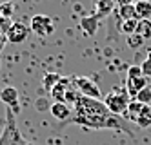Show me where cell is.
Segmentation results:
<instances>
[{
	"label": "cell",
	"instance_id": "obj_26",
	"mask_svg": "<svg viewBox=\"0 0 151 145\" xmlns=\"http://www.w3.org/2000/svg\"><path fill=\"white\" fill-rule=\"evenodd\" d=\"M140 67H142V74H144L146 78H151V60H149V58H146Z\"/></svg>",
	"mask_w": 151,
	"mask_h": 145
},
{
	"label": "cell",
	"instance_id": "obj_24",
	"mask_svg": "<svg viewBox=\"0 0 151 145\" xmlns=\"http://www.w3.org/2000/svg\"><path fill=\"white\" fill-rule=\"evenodd\" d=\"M51 105H53V104H49L46 98H38L37 102H35V109H37V111H49Z\"/></svg>",
	"mask_w": 151,
	"mask_h": 145
},
{
	"label": "cell",
	"instance_id": "obj_11",
	"mask_svg": "<svg viewBox=\"0 0 151 145\" xmlns=\"http://www.w3.org/2000/svg\"><path fill=\"white\" fill-rule=\"evenodd\" d=\"M144 107H146L144 104L137 102V100H131V102H129V105H127V109H126V113L122 114V118L127 120V121H135V124H137V120H138L140 113L144 111Z\"/></svg>",
	"mask_w": 151,
	"mask_h": 145
},
{
	"label": "cell",
	"instance_id": "obj_2",
	"mask_svg": "<svg viewBox=\"0 0 151 145\" xmlns=\"http://www.w3.org/2000/svg\"><path fill=\"white\" fill-rule=\"evenodd\" d=\"M0 145H35L27 141L22 132L17 127V120H15V113L11 109L6 111V125L2 129V134H0Z\"/></svg>",
	"mask_w": 151,
	"mask_h": 145
},
{
	"label": "cell",
	"instance_id": "obj_19",
	"mask_svg": "<svg viewBox=\"0 0 151 145\" xmlns=\"http://www.w3.org/2000/svg\"><path fill=\"white\" fill-rule=\"evenodd\" d=\"M58 80H60V76H58L57 73H46V76H44V80H42V84H44V87L47 89V91H51V89L58 84Z\"/></svg>",
	"mask_w": 151,
	"mask_h": 145
},
{
	"label": "cell",
	"instance_id": "obj_20",
	"mask_svg": "<svg viewBox=\"0 0 151 145\" xmlns=\"http://www.w3.org/2000/svg\"><path fill=\"white\" fill-rule=\"evenodd\" d=\"M126 44H127L129 49H140V47H142V44H144V38L140 36L138 33H135V35L126 38Z\"/></svg>",
	"mask_w": 151,
	"mask_h": 145
},
{
	"label": "cell",
	"instance_id": "obj_10",
	"mask_svg": "<svg viewBox=\"0 0 151 145\" xmlns=\"http://www.w3.org/2000/svg\"><path fill=\"white\" fill-rule=\"evenodd\" d=\"M147 78L146 76H138V78H127L126 80V91L129 93L131 100H135V96L142 91L144 87H147Z\"/></svg>",
	"mask_w": 151,
	"mask_h": 145
},
{
	"label": "cell",
	"instance_id": "obj_25",
	"mask_svg": "<svg viewBox=\"0 0 151 145\" xmlns=\"http://www.w3.org/2000/svg\"><path fill=\"white\" fill-rule=\"evenodd\" d=\"M138 76H144L142 67H140V65H131V67L127 69V78H138Z\"/></svg>",
	"mask_w": 151,
	"mask_h": 145
},
{
	"label": "cell",
	"instance_id": "obj_29",
	"mask_svg": "<svg viewBox=\"0 0 151 145\" xmlns=\"http://www.w3.org/2000/svg\"><path fill=\"white\" fill-rule=\"evenodd\" d=\"M147 58H149V60H151V51H149V53H147Z\"/></svg>",
	"mask_w": 151,
	"mask_h": 145
},
{
	"label": "cell",
	"instance_id": "obj_17",
	"mask_svg": "<svg viewBox=\"0 0 151 145\" xmlns=\"http://www.w3.org/2000/svg\"><path fill=\"white\" fill-rule=\"evenodd\" d=\"M137 125L140 129H149L151 127V105H146L144 111L140 113L138 120H137Z\"/></svg>",
	"mask_w": 151,
	"mask_h": 145
},
{
	"label": "cell",
	"instance_id": "obj_16",
	"mask_svg": "<svg viewBox=\"0 0 151 145\" xmlns=\"http://www.w3.org/2000/svg\"><path fill=\"white\" fill-rule=\"evenodd\" d=\"M138 29V18H133V20H124L122 24H120V33L126 36H131L135 35Z\"/></svg>",
	"mask_w": 151,
	"mask_h": 145
},
{
	"label": "cell",
	"instance_id": "obj_13",
	"mask_svg": "<svg viewBox=\"0 0 151 145\" xmlns=\"http://www.w3.org/2000/svg\"><path fill=\"white\" fill-rule=\"evenodd\" d=\"M135 9L138 20H151V0H137Z\"/></svg>",
	"mask_w": 151,
	"mask_h": 145
},
{
	"label": "cell",
	"instance_id": "obj_30",
	"mask_svg": "<svg viewBox=\"0 0 151 145\" xmlns=\"http://www.w3.org/2000/svg\"><path fill=\"white\" fill-rule=\"evenodd\" d=\"M4 2H13V0H4Z\"/></svg>",
	"mask_w": 151,
	"mask_h": 145
},
{
	"label": "cell",
	"instance_id": "obj_6",
	"mask_svg": "<svg viewBox=\"0 0 151 145\" xmlns=\"http://www.w3.org/2000/svg\"><path fill=\"white\" fill-rule=\"evenodd\" d=\"M29 33H31V27H27L24 22H13V26L11 29L7 31V44H22L27 40L29 36Z\"/></svg>",
	"mask_w": 151,
	"mask_h": 145
},
{
	"label": "cell",
	"instance_id": "obj_12",
	"mask_svg": "<svg viewBox=\"0 0 151 145\" xmlns=\"http://www.w3.org/2000/svg\"><path fill=\"white\" fill-rule=\"evenodd\" d=\"M115 7V0H96L95 4V15L99 18H106L107 15H111V11Z\"/></svg>",
	"mask_w": 151,
	"mask_h": 145
},
{
	"label": "cell",
	"instance_id": "obj_8",
	"mask_svg": "<svg viewBox=\"0 0 151 145\" xmlns=\"http://www.w3.org/2000/svg\"><path fill=\"white\" fill-rule=\"evenodd\" d=\"M0 100H2V104H4L7 109H11L15 114L20 111V107H18V91H17V87L6 85L2 91H0Z\"/></svg>",
	"mask_w": 151,
	"mask_h": 145
},
{
	"label": "cell",
	"instance_id": "obj_5",
	"mask_svg": "<svg viewBox=\"0 0 151 145\" xmlns=\"http://www.w3.org/2000/svg\"><path fill=\"white\" fill-rule=\"evenodd\" d=\"M75 85L80 91L82 96H88V98H95V100H100V87L96 85L91 78L88 76H73Z\"/></svg>",
	"mask_w": 151,
	"mask_h": 145
},
{
	"label": "cell",
	"instance_id": "obj_27",
	"mask_svg": "<svg viewBox=\"0 0 151 145\" xmlns=\"http://www.w3.org/2000/svg\"><path fill=\"white\" fill-rule=\"evenodd\" d=\"M6 44H7V38H6V35H2V33H0V53H2V49L6 47Z\"/></svg>",
	"mask_w": 151,
	"mask_h": 145
},
{
	"label": "cell",
	"instance_id": "obj_7",
	"mask_svg": "<svg viewBox=\"0 0 151 145\" xmlns=\"http://www.w3.org/2000/svg\"><path fill=\"white\" fill-rule=\"evenodd\" d=\"M75 85V82H73V78H69V76H60V80H58V84L51 89V96L55 98V102H62V104H66V94H68V91Z\"/></svg>",
	"mask_w": 151,
	"mask_h": 145
},
{
	"label": "cell",
	"instance_id": "obj_28",
	"mask_svg": "<svg viewBox=\"0 0 151 145\" xmlns=\"http://www.w3.org/2000/svg\"><path fill=\"white\" fill-rule=\"evenodd\" d=\"M115 2H116L118 6H129V4H135L137 0H115Z\"/></svg>",
	"mask_w": 151,
	"mask_h": 145
},
{
	"label": "cell",
	"instance_id": "obj_9",
	"mask_svg": "<svg viewBox=\"0 0 151 145\" xmlns=\"http://www.w3.org/2000/svg\"><path fill=\"white\" fill-rule=\"evenodd\" d=\"M49 113H51L53 118L58 120V121H69L71 116H73L69 105H68V104H62V102H53V105H51V109H49Z\"/></svg>",
	"mask_w": 151,
	"mask_h": 145
},
{
	"label": "cell",
	"instance_id": "obj_14",
	"mask_svg": "<svg viewBox=\"0 0 151 145\" xmlns=\"http://www.w3.org/2000/svg\"><path fill=\"white\" fill-rule=\"evenodd\" d=\"M80 27L84 31V35H95L96 33V27H99V16L93 15V16H84L80 20Z\"/></svg>",
	"mask_w": 151,
	"mask_h": 145
},
{
	"label": "cell",
	"instance_id": "obj_23",
	"mask_svg": "<svg viewBox=\"0 0 151 145\" xmlns=\"http://www.w3.org/2000/svg\"><path fill=\"white\" fill-rule=\"evenodd\" d=\"M13 11H15L13 2H4V4H0V15H4V16H11V15H13Z\"/></svg>",
	"mask_w": 151,
	"mask_h": 145
},
{
	"label": "cell",
	"instance_id": "obj_18",
	"mask_svg": "<svg viewBox=\"0 0 151 145\" xmlns=\"http://www.w3.org/2000/svg\"><path fill=\"white\" fill-rule=\"evenodd\" d=\"M137 33L144 40L151 38V20H138V29H137Z\"/></svg>",
	"mask_w": 151,
	"mask_h": 145
},
{
	"label": "cell",
	"instance_id": "obj_15",
	"mask_svg": "<svg viewBox=\"0 0 151 145\" xmlns=\"http://www.w3.org/2000/svg\"><path fill=\"white\" fill-rule=\"evenodd\" d=\"M118 16L120 20H133V18H138L137 16V9H135V4H129V6H118Z\"/></svg>",
	"mask_w": 151,
	"mask_h": 145
},
{
	"label": "cell",
	"instance_id": "obj_4",
	"mask_svg": "<svg viewBox=\"0 0 151 145\" xmlns=\"http://www.w3.org/2000/svg\"><path fill=\"white\" fill-rule=\"evenodd\" d=\"M55 31V22L47 15H35L31 18V33H35L37 36H49Z\"/></svg>",
	"mask_w": 151,
	"mask_h": 145
},
{
	"label": "cell",
	"instance_id": "obj_1",
	"mask_svg": "<svg viewBox=\"0 0 151 145\" xmlns=\"http://www.w3.org/2000/svg\"><path fill=\"white\" fill-rule=\"evenodd\" d=\"M71 124L82 125L86 129H116V131H127L126 124L118 114H113L109 109L106 107L104 102L88 96H80L75 104V113L71 116Z\"/></svg>",
	"mask_w": 151,
	"mask_h": 145
},
{
	"label": "cell",
	"instance_id": "obj_22",
	"mask_svg": "<svg viewBox=\"0 0 151 145\" xmlns=\"http://www.w3.org/2000/svg\"><path fill=\"white\" fill-rule=\"evenodd\" d=\"M11 26H13V18L11 16L0 15V33H2V35H7V31L11 29Z\"/></svg>",
	"mask_w": 151,
	"mask_h": 145
},
{
	"label": "cell",
	"instance_id": "obj_21",
	"mask_svg": "<svg viewBox=\"0 0 151 145\" xmlns=\"http://www.w3.org/2000/svg\"><path fill=\"white\" fill-rule=\"evenodd\" d=\"M135 100H137V102H140V104H144V105H151V87L149 85L144 87L142 91L135 96Z\"/></svg>",
	"mask_w": 151,
	"mask_h": 145
},
{
	"label": "cell",
	"instance_id": "obj_3",
	"mask_svg": "<svg viewBox=\"0 0 151 145\" xmlns=\"http://www.w3.org/2000/svg\"><path fill=\"white\" fill-rule=\"evenodd\" d=\"M129 102H131V96L126 91V87H113L111 93H107L104 96L106 107L109 109L113 114H118V116H122L126 113Z\"/></svg>",
	"mask_w": 151,
	"mask_h": 145
}]
</instances>
